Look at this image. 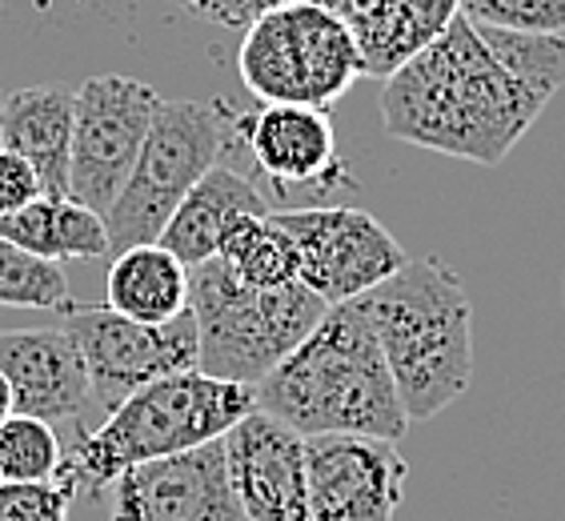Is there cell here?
<instances>
[{
    "label": "cell",
    "mask_w": 565,
    "mask_h": 521,
    "mask_svg": "<svg viewBox=\"0 0 565 521\" xmlns=\"http://www.w3.org/2000/svg\"><path fill=\"white\" fill-rule=\"evenodd\" d=\"M225 109L213 100H161L149 125L132 173L105 213L109 257L132 245L161 241L164 225L189 189L221 161L225 149Z\"/></svg>",
    "instance_id": "52a82bcc"
},
{
    "label": "cell",
    "mask_w": 565,
    "mask_h": 521,
    "mask_svg": "<svg viewBox=\"0 0 565 521\" xmlns=\"http://www.w3.org/2000/svg\"><path fill=\"white\" fill-rule=\"evenodd\" d=\"M305 469L313 521H393L409 478L397 442L353 434L305 437Z\"/></svg>",
    "instance_id": "7c38bea8"
},
{
    "label": "cell",
    "mask_w": 565,
    "mask_h": 521,
    "mask_svg": "<svg viewBox=\"0 0 565 521\" xmlns=\"http://www.w3.org/2000/svg\"><path fill=\"white\" fill-rule=\"evenodd\" d=\"M105 297L113 313L145 321V326H164L189 309V269L161 241L132 245L109 257Z\"/></svg>",
    "instance_id": "d6986e66"
},
{
    "label": "cell",
    "mask_w": 565,
    "mask_h": 521,
    "mask_svg": "<svg viewBox=\"0 0 565 521\" xmlns=\"http://www.w3.org/2000/svg\"><path fill=\"white\" fill-rule=\"evenodd\" d=\"M109 510L113 521H245L228 481L225 437L120 469Z\"/></svg>",
    "instance_id": "8fae6325"
},
{
    "label": "cell",
    "mask_w": 565,
    "mask_h": 521,
    "mask_svg": "<svg viewBox=\"0 0 565 521\" xmlns=\"http://www.w3.org/2000/svg\"><path fill=\"white\" fill-rule=\"evenodd\" d=\"M253 410L257 393L249 385L217 381L201 370L161 378L125 397L88 434H76L73 449L65 454L61 481H68L76 493L97 498L100 489L113 486L120 469L221 442Z\"/></svg>",
    "instance_id": "277c9868"
},
{
    "label": "cell",
    "mask_w": 565,
    "mask_h": 521,
    "mask_svg": "<svg viewBox=\"0 0 565 521\" xmlns=\"http://www.w3.org/2000/svg\"><path fill=\"white\" fill-rule=\"evenodd\" d=\"M161 93L137 76L97 73L73 93V161L68 196L93 213H109L137 164Z\"/></svg>",
    "instance_id": "9c48e42d"
},
{
    "label": "cell",
    "mask_w": 565,
    "mask_h": 521,
    "mask_svg": "<svg viewBox=\"0 0 565 521\" xmlns=\"http://www.w3.org/2000/svg\"><path fill=\"white\" fill-rule=\"evenodd\" d=\"M76 489L68 481H0V521H68Z\"/></svg>",
    "instance_id": "d4e9b609"
},
{
    "label": "cell",
    "mask_w": 565,
    "mask_h": 521,
    "mask_svg": "<svg viewBox=\"0 0 565 521\" xmlns=\"http://www.w3.org/2000/svg\"><path fill=\"white\" fill-rule=\"evenodd\" d=\"M265 213H269V201L249 177H241L237 169H225V164H213L177 205V213L161 233V245L185 269H193L201 260L217 257L225 233L241 217H265Z\"/></svg>",
    "instance_id": "2e32d148"
},
{
    "label": "cell",
    "mask_w": 565,
    "mask_h": 521,
    "mask_svg": "<svg viewBox=\"0 0 565 521\" xmlns=\"http://www.w3.org/2000/svg\"><path fill=\"white\" fill-rule=\"evenodd\" d=\"M228 481L245 521H313L305 437L273 413H245L225 434Z\"/></svg>",
    "instance_id": "4fadbf2b"
},
{
    "label": "cell",
    "mask_w": 565,
    "mask_h": 521,
    "mask_svg": "<svg viewBox=\"0 0 565 521\" xmlns=\"http://www.w3.org/2000/svg\"><path fill=\"white\" fill-rule=\"evenodd\" d=\"M253 393L257 410L301 437L353 434L402 442L409 429L377 337L353 301L329 305L313 333Z\"/></svg>",
    "instance_id": "7a4b0ae2"
},
{
    "label": "cell",
    "mask_w": 565,
    "mask_h": 521,
    "mask_svg": "<svg viewBox=\"0 0 565 521\" xmlns=\"http://www.w3.org/2000/svg\"><path fill=\"white\" fill-rule=\"evenodd\" d=\"M0 237L44 260H100L109 257L105 217L73 196H36L21 213L0 217Z\"/></svg>",
    "instance_id": "ffe728a7"
},
{
    "label": "cell",
    "mask_w": 565,
    "mask_h": 521,
    "mask_svg": "<svg viewBox=\"0 0 565 521\" xmlns=\"http://www.w3.org/2000/svg\"><path fill=\"white\" fill-rule=\"evenodd\" d=\"M370 321L409 422L437 417L473 381V305L441 257L405 260L402 269L353 297Z\"/></svg>",
    "instance_id": "3957f363"
},
{
    "label": "cell",
    "mask_w": 565,
    "mask_h": 521,
    "mask_svg": "<svg viewBox=\"0 0 565 521\" xmlns=\"http://www.w3.org/2000/svg\"><path fill=\"white\" fill-rule=\"evenodd\" d=\"M0 149L17 152L33 164L44 185V196H68L73 93L36 85L0 97Z\"/></svg>",
    "instance_id": "e0dca14e"
},
{
    "label": "cell",
    "mask_w": 565,
    "mask_h": 521,
    "mask_svg": "<svg viewBox=\"0 0 565 521\" xmlns=\"http://www.w3.org/2000/svg\"><path fill=\"white\" fill-rule=\"evenodd\" d=\"M36 196H44V185L33 164L17 152L0 149V217L21 213L24 205H33Z\"/></svg>",
    "instance_id": "484cf974"
},
{
    "label": "cell",
    "mask_w": 565,
    "mask_h": 521,
    "mask_svg": "<svg viewBox=\"0 0 565 521\" xmlns=\"http://www.w3.org/2000/svg\"><path fill=\"white\" fill-rule=\"evenodd\" d=\"M65 469L56 425L12 413L0 425V481H53Z\"/></svg>",
    "instance_id": "603a6c76"
},
{
    "label": "cell",
    "mask_w": 565,
    "mask_h": 521,
    "mask_svg": "<svg viewBox=\"0 0 565 521\" xmlns=\"http://www.w3.org/2000/svg\"><path fill=\"white\" fill-rule=\"evenodd\" d=\"M0 373L12 390V413L61 425L81 422L93 405L85 358L61 326L0 333Z\"/></svg>",
    "instance_id": "5bb4252c"
},
{
    "label": "cell",
    "mask_w": 565,
    "mask_h": 521,
    "mask_svg": "<svg viewBox=\"0 0 565 521\" xmlns=\"http://www.w3.org/2000/svg\"><path fill=\"white\" fill-rule=\"evenodd\" d=\"M329 305L301 281L281 289H249L228 277L217 257L189 269V313L196 321V370L217 381L257 390Z\"/></svg>",
    "instance_id": "5b68a950"
},
{
    "label": "cell",
    "mask_w": 565,
    "mask_h": 521,
    "mask_svg": "<svg viewBox=\"0 0 565 521\" xmlns=\"http://www.w3.org/2000/svg\"><path fill=\"white\" fill-rule=\"evenodd\" d=\"M253 161L273 181L277 196L289 189H333L345 181L338 157V132L326 109L309 105H262L253 117L237 120Z\"/></svg>",
    "instance_id": "9a60e30c"
},
{
    "label": "cell",
    "mask_w": 565,
    "mask_h": 521,
    "mask_svg": "<svg viewBox=\"0 0 565 521\" xmlns=\"http://www.w3.org/2000/svg\"><path fill=\"white\" fill-rule=\"evenodd\" d=\"M321 9H329V12H338V9H345V4H353V0H317Z\"/></svg>",
    "instance_id": "f1b7e54d"
},
{
    "label": "cell",
    "mask_w": 565,
    "mask_h": 521,
    "mask_svg": "<svg viewBox=\"0 0 565 521\" xmlns=\"http://www.w3.org/2000/svg\"><path fill=\"white\" fill-rule=\"evenodd\" d=\"M297 249V281L326 305L353 301L402 269L405 249L373 213L353 205H309L273 213Z\"/></svg>",
    "instance_id": "30bf717a"
},
{
    "label": "cell",
    "mask_w": 565,
    "mask_h": 521,
    "mask_svg": "<svg viewBox=\"0 0 565 521\" xmlns=\"http://www.w3.org/2000/svg\"><path fill=\"white\" fill-rule=\"evenodd\" d=\"M457 12L490 29L565 36V0H457Z\"/></svg>",
    "instance_id": "cb8c5ba5"
},
{
    "label": "cell",
    "mask_w": 565,
    "mask_h": 521,
    "mask_svg": "<svg viewBox=\"0 0 565 521\" xmlns=\"http://www.w3.org/2000/svg\"><path fill=\"white\" fill-rule=\"evenodd\" d=\"M562 289H565V281H562Z\"/></svg>",
    "instance_id": "f546056e"
},
{
    "label": "cell",
    "mask_w": 565,
    "mask_h": 521,
    "mask_svg": "<svg viewBox=\"0 0 565 521\" xmlns=\"http://www.w3.org/2000/svg\"><path fill=\"white\" fill-rule=\"evenodd\" d=\"M12 417V390H9V381H4V373H0V425Z\"/></svg>",
    "instance_id": "83f0119b"
},
{
    "label": "cell",
    "mask_w": 565,
    "mask_h": 521,
    "mask_svg": "<svg viewBox=\"0 0 565 521\" xmlns=\"http://www.w3.org/2000/svg\"><path fill=\"white\" fill-rule=\"evenodd\" d=\"M61 329L81 349L88 385H93V405L105 417L152 381L196 370V321L189 309L164 326H145L113 313L109 305L73 301L61 313Z\"/></svg>",
    "instance_id": "ba28073f"
},
{
    "label": "cell",
    "mask_w": 565,
    "mask_h": 521,
    "mask_svg": "<svg viewBox=\"0 0 565 521\" xmlns=\"http://www.w3.org/2000/svg\"><path fill=\"white\" fill-rule=\"evenodd\" d=\"M0 305L65 313L68 305H73L65 269L56 260H44L0 237Z\"/></svg>",
    "instance_id": "7402d4cb"
},
{
    "label": "cell",
    "mask_w": 565,
    "mask_h": 521,
    "mask_svg": "<svg viewBox=\"0 0 565 521\" xmlns=\"http://www.w3.org/2000/svg\"><path fill=\"white\" fill-rule=\"evenodd\" d=\"M338 17L358 41L365 73L390 76L446 33L457 0H353Z\"/></svg>",
    "instance_id": "ac0fdd59"
},
{
    "label": "cell",
    "mask_w": 565,
    "mask_h": 521,
    "mask_svg": "<svg viewBox=\"0 0 565 521\" xmlns=\"http://www.w3.org/2000/svg\"><path fill=\"white\" fill-rule=\"evenodd\" d=\"M241 85L265 105L329 109L365 76L361 49L338 12L317 0H289L245 29L237 49Z\"/></svg>",
    "instance_id": "8992f818"
},
{
    "label": "cell",
    "mask_w": 565,
    "mask_h": 521,
    "mask_svg": "<svg viewBox=\"0 0 565 521\" xmlns=\"http://www.w3.org/2000/svg\"><path fill=\"white\" fill-rule=\"evenodd\" d=\"M217 260L233 281L249 285V289H281V285L297 281V249L273 213L241 217L221 241Z\"/></svg>",
    "instance_id": "44dd1931"
},
{
    "label": "cell",
    "mask_w": 565,
    "mask_h": 521,
    "mask_svg": "<svg viewBox=\"0 0 565 521\" xmlns=\"http://www.w3.org/2000/svg\"><path fill=\"white\" fill-rule=\"evenodd\" d=\"M545 105L542 88L513 73L478 24L457 12L446 33L385 76L381 125L393 141L501 164Z\"/></svg>",
    "instance_id": "6da1fadb"
},
{
    "label": "cell",
    "mask_w": 565,
    "mask_h": 521,
    "mask_svg": "<svg viewBox=\"0 0 565 521\" xmlns=\"http://www.w3.org/2000/svg\"><path fill=\"white\" fill-rule=\"evenodd\" d=\"M289 0H181V9L196 21L221 24V29H249L257 17L281 9Z\"/></svg>",
    "instance_id": "4316f807"
}]
</instances>
